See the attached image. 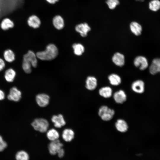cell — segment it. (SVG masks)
Here are the masks:
<instances>
[{
	"instance_id": "obj_1",
	"label": "cell",
	"mask_w": 160,
	"mask_h": 160,
	"mask_svg": "<svg viewBox=\"0 0 160 160\" xmlns=\"http://www.w3.org/2000/svg\"><path fill=\"white\" fill-rule=\"evenodd\" d=\"M58 54V49L54 44L48 45L45 50L39 52L36 55L37 58L42 60L49 61L55 59Z\"/></svg>"
},
{
	"instance_id": "obj_2",
	"label": "cell",
	"mask_w": 160,
	"mask_h": 160,
	"mask_svg": "<svg viewBox=\"0 0 160 160\" xmlns=\"http://www.w3.org/2000/svg\"><path fill=\"white\" fill-rule=\"evenodd\" d=\"M31 124L35 130L42 133L47 132L49 126L48 121L43 118L35 119Z\"/></svg>"
},
{
	"instance_id": "obj_3",
	"label": "cell",
	"mask_w": 160,
	"mask_h": 160,
	"mask_svg": "<svg viewBox=\"0 0 160 160\" xmlns=\"http://www.w3.org/2000/svg\"><path fill=\"white\" fill-rule=\"evenodd\" d=\"M114 114V110L109 108L107 106H102L99 109L98 114L104 121H108L111 120Z\"/></svg>"
},
{
	"instance_id": "obj_4",
	"label": "cell",
	"mask_w": 160,
	"mask_h": 160,
	"mask_svg": "<svg viewBox=\"0 0 160 160\" xmlns=\"http://www.w3.org/2000/svg\"><path fill=\"white\" fill-rule=\"evenodd\" d=\"M133 63L134 66L141 71H144L149 67L147 59L142 55H138L134 59Z\"/></svg>"
},
{
	"instance_id": "obj_5",
	"label": "cell",
	"mask_w": 160,
	"mask_h": 160,
	"mask_svg": "<svg viewBox=\"0 0 160 160\" xmlns=\"http://www.w3.org/2000/svg\"><path fill=\"white\" fill-rule=\"evenodd\" d=\"M36 55L32 51L29 50L23 57V61L31 65L32 66L36 68L38 61Z\"/></svg>"
},
{
	"instance_id": "obj_6",
	"label": "cell",
	"mask_w": 160,
	"mask_h": 160,
	"mask_svg": "<svg viewBox=\"0 0 160 160\" xmlns=\"http://www.w3.org/2000/svg\"><path fill=\"white\" fill-rule=\"evenodd\" d=\"M111 60L114 64L119 67H123L125 64V57L124 54L119 52H116L113 54Z\"/></svg>"
},
{
	"instance_id": "obj_7",
	"label": "cell",
	"mask_w": 160,
	"mask_h": 160,
	"mask_svg": "<svg viewBox=\"0 0 160 160\" xmlns=\"http://www.w3.org/2000/svg\"><path fill=\"white\" fill-rule=\"evenodd\" d=\"M63 144L59 140L52 141L49 144L48 148L50 153L52 155H55L63 148Z\"/></svg>"
},
{
	"instance_id": "obj_8",
	"label": "cell",
	"mask_w": 160,
	"mask_h": 160,
	"mask_svg": "<svg viewBox=\"0 0 160 160\" xmlns=\"http://www.w3.org/2000/svg\"><path fill=\"white\" fill-rule=\"evenodd\" d=\"M91 29L90 26L86 23L78 24L76 25L75 28L76 31L79 33L81 36L83 37H86Z\"/></svg>"
},
{
	"instance_id": "obj_9",
	"label": "cell",
	"mask_w": 160,
	"mask_h": 160,
	"mask_svg": "<svg viewBox=\"0 0 160 160\" xmlns=\"http://www.w3.org/2000/svg\"><path fill=\"white\" fill-rule=\"evenodd\" d=\"M49 96L45 93H40L36 95V100L38 105L40 107H44L49 104Z\"/></svg>"
},
{
	"instance_id": "obj_10",
	"label": "cell",
	"mask_w": 160,
	"mask_h": 160,
	"mask_svg": "<svg viewBox=\"0 0 160 160\" xmlns=\"http://www.w3.org/2000/svg\"><path fill=\"white\" fill-rule=\"evenodd\" d=\"M131 88L134 92L138 94H142L144 91L145 83L141 79H138L134 81L132 84Z\"/></svg>"
},
{
	"instance_id": "obj_11",
	"label": "cell",
	"mask_w": 160,
	"mask_h": 160,
	"mask_svg": "<svg viewBox=\"0 0 160 160\" xmlns=\"http://www.w3.org/2000/svg\"><path fill=\"white\" fill-rule=\"evenodd\" d=\"M149 71L153 75L158 73L160 74V58H155L152 60L149 66Z\"/></svg>"
},
{
	"instance_id": "obj_12",
	"label": "cell",
	"mask_w": 160,
	"mask_h": 160,
	"mask_svg": "<svg viewBox=\"0 0 160 160\" xmlns=\"http://www.w3.org/2000/svg\"><path fill=\"white\" fill-rule=\"evenodd\" d=\"M51 120L54 126L56 128H60L66 124L64 117L61 114L53 116Z\"/></svg>"
},
{
	"instance_id": "obj_13",
	"label": "cell",
	"mask_w": 160,
	"mask_h": 160,
	"mask_svg": "<svg viewBox=\"0 0 160 160\" xmlns=\"http://www.w3.org/2000/svg\"><path fill=\"white\" fill-rule=\"evenodd\" d=\"M85 87L89 90H95L97 86V78L93 76H88L85 81Z\"/></svg>"
},
{
	"instance_id": "obj_14",
	"label": "cell",
	"mask_w": 160,
	"mask_h": 160,
	"mask_svg": "<svg viewBox=\"0 0 160 160\" xmlns=\"http://www.w3.org/2000/svg\"><path fill=\"white\" fill-rule=\"evenodd\" d=\"M21 93L15 87H12L10 90L9 94L7 96L8 99L11 100L18 101L21 98Z\"/></svg>"
},
{
	"instance_id": "obj_15",
	"label": "cell",
	"mask_w": 160,
	"mask_h": 160,
	"mask_svg": "<svg viewBox=\"0 0 160 160\" xmlns=\"http://www.w3.org/2000/svg\"><path fill=\"white\" fill-rule=\"evenodd\" d=\"M129 29L131 32L135 36H140L142 31V27L141 25L136 21H132L129 24Z\"/></svg>"
},
{
	"instance_id": "obj_16",
	"label": "cell",
	"mask_w": 160,
	"mask_h": 160,
	"mask_svg": "<svg viewBox=\"0 0 160 160\" xmlns=\"http://www.w3.org/2000/svg\"><path fill=\"white\" fill-rule=\"evenodd\" d=\"M113 97L116 103L122 104L127 100V95L124 91L122 90H119L114 93Z\"/></svg>"
},
{
	"instance_id": "obj_17",
	"label": "cell",
	"mask_w": 160,
	"mask_h": 160,
	"mask_svg": "<svg viewBox=\"0 0 160 160\" xmlns=\"http://www.w3.org/2000/svg\"><path fill=\"white\" fill-rule=\"evenodd\" d=\"M28 25L34 28H39L41 24L40 18L36 15H33L30 16L27 20Z\"/></svg>"
},
{
	"instance_id": "obj_18",
	"label": "cell",
	"mask_w": 160,
	"mask_h": 160,
	"mask_svg": "<svg viewBox=\"0 0 160 160\" xmlns=\"http://www.w3.org/2000/svg\"><path fill=\"white\" fill-rule=\"evenodd\" d=\"M53 26L56 29L60 30L64 26V21L63 17L60 15H56L52 19Z\"/></svg>"
},
{
	"instance_id": "obj_19",
	"label": "cell",
	"mask_w": 160,
	"mask_h": 160,
	"mask_svg": "<svg viewBox=\"0 0 160 160\" xmlns=\"http://www.w3.org/2000/svg\"><path fill=\"white\" fill-rule=\"evenodd\" d=\"M75 133L71 129L66 128L64 129L62 133V137L66 142L72 141L74 137Z\"/></svg>"
},
{
	"instance_id": "obj_20",
	"label": "cell",
	"mask_w": 160,
	"mask_h": 160,
	"mask_svg": "<svg viewBox=\"0 0 160 160\" xmlns=\"http://www.w3.org/2000/svg\"><path fill=\"white\" fill-rule=\"evenodd\" d=\"M108 79L110 84L113 86H118L121 82V77L116 73H112L109 74Z\"/></svg>"
},
{
	"instance_id": "obj_21",
	"label": "cell",
	"mask_w": 160,
	"mask_h": 160,
	"mask_svg": "<svg viewBox=\"0 0 160 160\" xmlns=\"http://www.w3.org/2000/svg\"><path fill=\"white\" fill-rule=\"evenodd\" d=\"M116 129L121 132H124L127 131L128 126L126 122L123 119L117 120L115 124Z\"/></svg>"
},
{
	"instance_id": "obj_22",
	"label": "cell",
	"mask_w": 160,
	"mask_h": 160,
	"mask_svg": "<svg viewBox=\"0 0 160 160\" xmlns=\"http://www.w3.org/2000/svg\"><path fill=\"white\" fill-rule=\"evenodd\" d=\"M112 89L109 86L102 87L99 90V95L102 97L106 98L111 97L112 95Z\"/></svg>"
},
{
	"instance_id": "obj_23",
	"label": "cell",
	"mask_w": 160,
	"mask_h": 160,
	"mask_svg": "<svg viewBox=\"0 0 160 160\" xmlns=\"http://www.w3.org/2000/svg\"><path fill=\"white\" fill-rule=\"evenodd\" d=\"M46 136L47 138L51 141L58 140L60 136L58 132L54 128L47 131Z\"/></svg>"
},
{
	"instance_id": "obj_24",
	"label": "cell",
	"mask_w": 160,
	"mask_h": 160,
	"mask_svg": "<svg viewBox=\"0 0 160 160\" xmlns=\"http://www.w3.org/2000/svg\"><path fill=\"white\" fill-rule=\"evenodd\" d=\"M16 75L15 71L12 68H9L5 71L4 76L6 81L10 82L14 81Z\"/></svg>"
},
{
	"instance_id": "obj_25",
	"label": "cell",
	"mask_w": 160,
	"mask_h": 160,
	"mask_svg": "<svg viewBox=\"0 0 160 160\" xmlns=\"http://www.w3.org/2000/svg\"><path fill=\"white\" fill-rule=\"evenodd\" d=\"M14 23L10 19L5 18L1 21L0 24L1 28L3 30L6 31L14 26Z\"/></svg>"
},
{
	"instance_id": "obj_26",
	"label": "cell",
	"mask_w": 160,
	"mask_h": 160,
	"mask_svg": "<svg viewBox=\"0 0 160 160\" xmlns=\"http://www.w3.org/2000/svg\"><path fill=\"white\" fill-rule=\"evenodd\" d=\"M3 57L4 59L9 63L13 62L15 59V56L14 52L10 49H7L4 51Z\"/></svg>"
},
{
	"instance_id": "obj_27",
	"label": "cell",
	"mask_w": 160,
	"mask_h": 160,
	"mask_svg": "<svg viewBox=\"0 0 160 160\" xmlns=\"http://www.w3.org/2000/svg\"><path fill=\"white\" fill-rule=\"evenodd\" d=\"M75 55L81 56L82 55L85 50L84 47L80 43H75L72 46Z\"/></svg>"
},
{
	"instance_id": "obj_28",
	"label": "cell",
	"mask_w": 160,
	"mask_h": 160,
	"mask_svg": "<svg viewBox=\"0 0 160 160\" xmlns=\"http://www.w3.org/2000/svg\"><path fill=\"white\" fill-rule=\"evenodd\" d=\"M29 159L28 154L24 151L18 152L15 155L16 160H29Z\"/></svg>"
},
{
	"instance_id": "obj_29",
	"label": "cell",
	"mask_w": 160,
	"mask_h": 160,
	"mask_svg": "<svg viewBox=\"0 0 160 160\" xmlns=\"http://www.w3.org/2000/svg\"><path fill=\"white\" fill-rule=\"evenodd\" d=\"M149 8L153 11H156L160 9V1L159 0H153L149 4Z\"/></svg>"
},
{
	"instance_id": "obj_30",
	"label": "cell",
	"mask_w": 160,
	"mask_h": 160,
	"mask_svg": "<svg viewBox=\"0 0 160 160\" xmlns=\"http://www.w3.org/2000/svg\"><path fill=\"white\" fill-rule=\"evenodd\" d=\"M105 3L109 8L114 9L120 4L119 0H106Z\"/></svg>"
},
{
	"instance_id": "obj_31",
	"label": "cell",
	"mask_w": 160,
	"mask_h": 160,
	"mask_svg": "<svg viewBox=\"0 0 160 160\" xmlns=\"http://www.w3.org/2000/svg\"><path fill=\"white\" fill-rule=\"evenodd\" d=\"M32 66L23 61L22 67L24 71L26 73H30L31 72Z\"/></svg>"
},
{
	"instance_id": "obj_32",
	"label": "cell",
	"mask_w": 160,
	"mask_h": 160,
	"mask_svg": "<svg viewBox=\"0 0 160 160\" xmlns=\"http://www.w3.org/2000/svg\"><path fill=\"white\" fill-rule=\"evenodd\" d=\"M7 146V144L0 135V152L2 151Z\"/></svg>"
},
{
	"instance_id": "obj_33",
	"label": "cell",
	"mask_w": 160,
	"mask_h": 160,
	"mask_svg": "<svg viewBox=\"0 0 160 160\" xmlns=\"http://www.w3.org/2000/svg\"><path fill=\"white\" fill-rule=\"evenodd\" d=\"M5 63L4 60L0 58V71H2L5 68Z\"/></svg>"
},
{
	"instance_id": "obj_34",
	"label": "cell",
	"mask_w": 160,
	"mask_h": 160,
	"mask_svg": "<svg viewBox=\"0 0 160 160\" xmlns=\"http://www.w3.org/2000/svg\"><path fill=\"white\" fill-rule=\"evenodd\" d=\"M64 151L63 148L61 149L57 153L58 156L60 158H62L64 156Z\"/></svg>"
},
{
	"instance_id": "obj_35",
	"label": "cell",
	"mask_w": 160,
	"mask_h": 160,
	"mask_svg": "<svg viewBox=\"0 0 160 160\" xmlns=\"http://www.w3.org/2000/svg\"><path fill=\"white\" fill-rule=\"evenodd\" d=\"M49 3L51 4H54L57 2L59 0H46Z\"/></svg>"
},
{
	"instance_id": "obj_36",
	"label": "cell",
	"mask_w": 160,
	"mask_h": 160,
	"mask_svg": "<svg viewBox=\"0 0 160 160\" xmlns=\"http://www.w3.org/2000/svg\"><path fill=\"white\" fill-rule=\"evenodd\" d=\"M4 98V94L3 92L0 90V100H3Z\"/></svg>"
},
{
	"instance_id": "obj_37",
	"label": "cell",
	"mask_w": 160,
	"mask_h": 160,
	"mask_svg": "<svg viewBox=\"0 0 160 160\" xmlns=\"http://www.w3.org/2000/svg\"><path fill=\"white\" fill-rule=\"evenodd\" d=\"M137 1H143L144 0H136Z\"/></svg>"
},
{
	"instance_id": "obj_38",
	"label": "cell",
	"mask_w": 160,
	"mask_h": 160,
	"mask_svg": "<svg viewBox=\"0 0 160 160\" xmlns=\"http://www.w3.org/2000/svg\"></svg>"
},
{
	"instance_id": "obj_39",
	"label": "cell",
	"mask_w": 160,
	"mask_h": 160,
	"mask_svg": "<svg viewBox=\"0 0 160 160\" xmlns=\"http://www.w3.org/2000/svg\"></svg>"
}]
</instances>
